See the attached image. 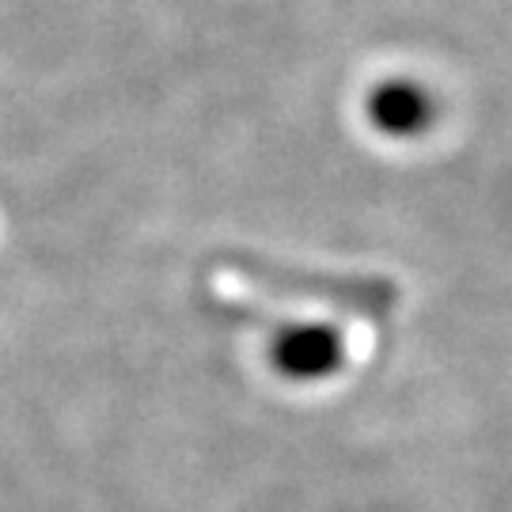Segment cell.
Here are the masks:
<instances>
[{"instance_id": "cell-1", "label": "cell", "mask_w": 512, "mask_h": 512, "mask_svg": "<svg viewBox=\"0 0 512 512\" xmlns=\"http://www.w3.org/2000/svg\"><path fill=\"white\" fill-rule=\"evenodd\" d=\"M368 118L372 126L391 133V137H410L433 122V99L425 88L410 80H391L380 84L368 99Z\"/></svg>"}, {"instance_id": "cell-2", "label": "cell", "mask_w": 512, "mask_h": 512, "mask_svg": "<svg viewBox=\"0 0 512 512\" xmlns=\"http://www.w3.org/2000/svg\"><path fill=\"white\" fill-rule=\"evenodd\" d=\"M281 365L293 372H323L327 365H334V338L323 330H300L293 338H285Z\"/></svg>"}]
</instances>
